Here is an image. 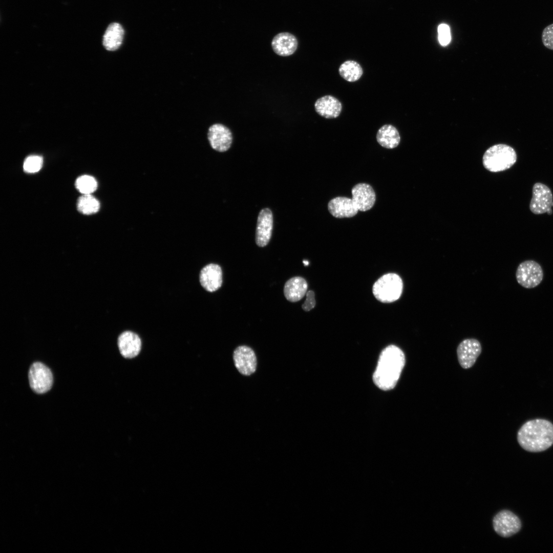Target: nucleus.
I'll list each match as a JSON object with an SVG mask.
<instances>
[{"label": "nucleus", "mask_w": 553, "mask_h": 553, "mask_svg": "<svg viewBox=\"0 0 553 553\" xmlns=\"http://www.w3.org/2000/svg\"><path fill=\"white\" fill-rule=\"evenodd\" d=\"M403 351L395 345H390L381 352L373 375L375 384L380 389L389 390L396 386L405 365Z\"/></svg>", "instance_id": "nucleus-1"}, {"label": "nucleus", "mask_w": 553, "mask_h": 553, "mask_svg": "<svg viewBox=\"0 0 553 553\" xmlns=\"http://www.w3.org/2000/svg\"><path fill=\"white\" fill-rule=\"evenodd\" d=\"M517 440L528 452L544 451L553 444V424L544 419L527 421L519 430Z\"/></svg>", "instance_id": "nucleus-2"}, {"label": "nucleus", "mask_w": 553, "mask_h": 553, "mask_svg": "<svg viewBox=\"0 0 553 553\" xmlns=\"http://www.w3.org/2000/svg\"><path fill=\"white\" fill-rule=\"evenodd\" d=\"M517 159L516 152L512 146L498 144L492 146L484 153L483 164L491 172H500L511 168Z\"/></svg>", "instance_id": "nucleus-3"}, {"label": "nucleus", "mask_w": 553, "mask_h": 553, "mask_svg": "<svg viewBox=\"0 0 553 553\" xmlns=\"http://www.w3.org/2000/svg\"><path fill=\"white\" fill-rule=\"evenodd\" d=\"M403 283L397 274L389 273L379 278L373 286V293L382 303H392L401 295Z\"/></svg>", "instance_id": "nucleus-4"}, {"label": "nucleus", "mask_w": 553, "mask_h": 553, "mask_svg": "<svg viewBox=\"0 0 553 553\" xmlns=\"http://www.w3.org/2000/svg\"><path fill=\"white\" fill-rule=\"evenodd\" d=\"M543 275L541 265L533 260H527L521 263L516 272L518 283L527 289L538 286L543 279Z\"/></svg>", "instance_id": "nucleus-5"}, {"label": "nucleus", "mask_w": 553, "mask_h": 553, "mask_svg": "<svg viewBox=\"0 0 553 553\" xmlns=\"http://www.w3.org/2000/svg\"><path fill=\"white\" fill-rule=\"evenodd\" d=\"M533 196L529 204L530 211L535 215L552 212L553 197L550 189L542 183H536L533 187Z\"/></svg>", "instance_id": "nucleus-6"}, {"label": "nucleus", "mask_w": 553, "mask_h": 553, "mask_svg": "<svg viewBox=\"0 0 553 553\" xmlns=\"http://www.w3.org/2000/svg\"><path fill=\"white\" fill-rule=\"evenodd\" d=\"M29 380L32 390L39 394L48 391L53 384L51 370L39 362L33 363L29 371Z\"/></svg>", "instance_id": "nucleus-7"}, {"label": "nucleus", "mask_w": 553, "mask_h": 553, "mask_svg": "<svg viewBox=\"0 0 553 553\" xmlns=\"http://www.w3.org/2000/svg\"><path fill=\"white\" fill-rule=\"evenodd\" d=\"M493 524L496 533L505 538L517 533L521 527V522L519 517L508 510L499 512L494 517Z\"/></svg>", "instance_id": "nucleus-8"}, {"label": "nucleus", "mask_w": 553, "mask_h": 553, "mask_svg": "<svg viewBox=\"0 0 553 553\" xmlns=\"http://www.w3.org/2000/svg\"><path fill=\"white\" fill-rule=\"evenodd\" d=\"M233 359L236 368L241 374L249 376L256 372L257 359L250 347L245 345L238 346L233 351Z\"/></svg>", "instance_id": "nucleus-9"}, {"label": "nucleus", "mask_w": 553, "mask_h": 553, "mask_svg": "<svg viewBox=\"0 0 553 553\" xmlns=\"http://www.w3.org/2000/svg\"><path fill=\"white\" fill-rule=\"evenodd\" d=\"M207 137L211 147L219 152L227 151L232 142L231 132L221 123L214 124L209 127Z\"/></svg>", "instance_id": "nucleus-10"}, {"label": "nucleus", "mask_w": 553, "mask_h": 553, "mask_svg": "<svg viewBox=\"0 0 553 553\" xmlns=\"http://www.w3.org/2000/svg\"><path fill=\"white\" fill-rule=\"evenodd\" d=\"M481 352V346L478 340L468 338L462 341L457 349L459 364L464 369L472 367Z\"/></svg>", "instance_id": "nucleus-11"}, {"label": "nucleus", "mask_w": 553, "mask_h": 553, "mask_svg": "<svg viewBox=\"0 0 553 553\" xmlns=\"http://www.w3.org/2000/svg\"><path fill=\"white\" fill-rule=\"evenodd\" d=\"M352 200L358 210H370L376 200V195L372 187L367 183H358L351 190Z\"/></svg>", "instance_id": "nucleus-12"}, {"label": "nucleus", "mask_w": 553, "mask_h": 553, "mask_svg": "<svg viewBox=\"0 0 553 553\" xmlns=\"http://www.w3.org/2000/svg\"><path fill=\"white\" fill-rule=\"evenodd\" d=\"M273 228V216L271 210L264 208L260 212L256 232V242L259 247H264L269 243Z\"/></svg>", "instance_id": "nucleus-13"}, {"label": "nucleus", "mask_w": 553, "mask_h": 553, "mask_svg": "<svg viewBox=\"0 0 553 553\" xmlns=\"http://www.w3.org/2000/svg\"><path fill=\"white\" fill-rule=\"evenodd\" d=\"M201 286L207 291L212 292L218 290L222 284V271L216 264L210 263L204 266L199 275Z\"/></svg>", "instance_id": "nucleus-14"}, {"label": "nucleus", "mask_w": 553, "mask_h": 553, "mask_svg": "<svg viewBox=\"0 0 553 553\" xmlns=\"http://www.w3.org/2000/svg\"><path fill=\"white\" fill-rule=\"evenodd\" d=\"M342 104L336 97L327 95L318 98L314 103L316 112L326 119L338 117L342 110Z\"/></svg>", "instance_id": "nucleus-15"}, {"label": "nucleus", "mask_w": 553, "mask_h": 553, "mask_svg": "<svg viewBox=\"0 0 553 553\" xmlns=\"http://www.w3.org/2000/svg\"><path fill=\"white\" fill-rule=\"evenodd\" d=\"M328 209L331 215L337 218H351L358 211L352 199L345 197L331 199L328 204Z\"/></svg>", "instance_id": "nucleus-16"}, {"label": "nucleus", "mask_w": 553, "mask_h": 553, "mask_svg": "<svg viewBox=\"0 0 553 553\" xmlns=\"http://www.w3.org/2000/svg\"><path fill=\"white\" fill-rule=\"evenodd\" d=\"M118 346L121 355L127 358L136 356L141 348V341L139 336L132 331L122 332L118 339Z\"/></svg>", "instance_id": "nucleus-17"}, {"label": "nucleus", "mask_w": 553, "mask_h": 553, "mask_svg": "<svg viewBox=\"0 0 553 553\" xmlns=\"http://www.w3.org/2000/svg\"><path fill=\"white\" fill-rule=\"evenodd\" d=\"M298 41L296 37L289 32H281L274 36L271 41L273 51L278 55L288 56L297 49Z\"/></svg>", "instance_id": "nucleus-18"}, {"label": "nucleus", "mask_w": 553, "mask_h": 553, "mask_svg": "<svg viewBox=\"0 0 553 553\" xmlns=\"http://www.w3.org/2000/svg\"><path fill=\"white\" fill-rule=\"evenodd\" d=\"M307 283L303 278L294 276L285 283L284 294L287 300L291 302H296L304 296L307 293Z\"/></svg>", "instance_id": "nucleus-19"}, {"label": "nucleus", "mask_w": 553, "mask_h": 553, "mask_svg": "<svg viewBox=\"0 0 553 553\" xmlns=\"http://www.w3.org/2000/svg\"><path fill=\"white\" fill-rule=\"evenodd\" d=\"M124 33V30L119 24H110L103 36L102 42L105 49L110 51L118 49L122 43Z\"/></svg>", "instance_id": "nucleus-20"}, {"label": "nucleus", "mask_w": 553, "mask_h": 553, "mask_svg": "<svg viewBox=\"0 0 553 553\" xmlns=\"http://www.w3.org/2000/svg\"><path fill=\"white\" fill-rule=\"evenodd\" d=\"M376 140L381 146L392 149L399 145L400 137L397 129L394 126L385 124L378 129L376 134Z\"/></svg>", "instance_id": "nucleus-21"}, {"label": "nucleus", "mask_w": 553, "mask_h": 553, "mask_svg": "<svg viewBox=\"0 0 553 553\" xmlns=\"http://www.w3.org/2000/svg\"><path fill=\"white\" fill-rule=\"evenodd\" d=\"M340 76L348 82L358 80L363 74L361 66L356 61L348 60L343 62L338 68Z\"/></svg>", "instance_id": "nucleus-22"}, {"label": "nucleus", "mask_w": 553, "mask_h": 553, "mask_svg": "<svg viewBox=\"0 0 553 553\" xmlns=\"http://www.w3.org/2000/svg\"><path fill=\"white\" fill-rule=\"evenodd\" d=\"M78 210L84 215H91L98 211L100 203L98 200L91 194H83L77 201Z\"/></svg>", "instance_id": "nucleus-23"}, {"label": "nucleus", "mask_w": 553, "mask_h": 553, "mask_svg": "<svg viewBox=\"0 0 553 553\" xmlns=\"http://www.w3.org/2000/svg\"><path fill=\"white\" fill-rule=\"evenodd\" d=\"M75 187L83 194H91L96 190L97 182L92 176L82 175L76 179Z\"/></svg>", "instance_id": "nucleus-24"}, {"label": "nucleus", "mask_w": 553, "mask_h": 553, "mask_svg": "<svg viewBox=\"0 0 553 553\" xmlns=\"http://www.w3.org/2000/svg\"><path fill=\"white\" fill-rule=\"evenodd\" d=\"M43 163L42 157L37 155L28 156L25 160L23 168L28 173H34L38 172Z\"/></svg>", "instance_id": "nucleus-25"}, {"label": "nucleus", "mask_w": 553, "mask_h": 553, "mask_svg": "<svg viewBox=\"0 0 553 553\" xmlns=\"http://www.w3.org/2000/svg\"><path fill=\"white\" fill-rule=\"evenodd\" d=\"M438 40L442 46H447L451 40L450 29L448 25L440 24L438 27Z\"/></svg>", "instance_id": "nucleus-26"}, {"label": "nucleus", "mask_w": 553, "mask_h": 553, "mask_svg": "<svg viewBox=\"0 0 553 553\" xmlns=\"http://www.w3.org/2000/svg\"><path fill=\"white\" fill-rule=\"evenodd\" d=\"M541 38L543 45L546 48L553 50V24L548 25L543 29Z\"/></svg>", "instance_id": "nucleus-27"}, {"label": "nucleus", "mask_w": 553, "mask_h": 553, "mask_svg": "<svg viewBox=\"0 0 553 553\" xmlns=\"http://www.w3.org/2000/svg\"><path fill=\"white\" fill-rule=\"evenodd\" d=\"M306 299L302 305V309L305 311H309L312 309L315 306L316 302L315 299V294L313 291L309 290L307 292Z\"/></svg>", "instance_id": "nucleus-28"}, {"label": "nucleus", "mask_w": 553, "mask_h": 553, "mask_svg": "<svg viewBox=\"0 0 553 553\" xmlns=\"http://www.w3.org/2000/svg\"><path fill=\"white\" fill-rule=\"evenodd\" d=\"M303 263L305 265H308L309 263L307 261H303Z\"/></svg>", "instance_id": "nucleus-29"}]
</instances>
